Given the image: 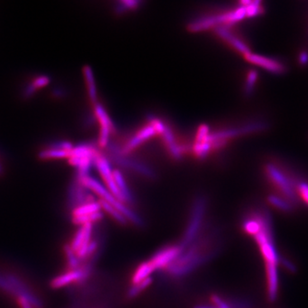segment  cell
<instances>
[{"instance_id":"17","label":"cell","mask_w":308,"mask_h":308,"mask_svg":"<svg viewBox=\"0 0 308 308\" xmlns=\"http://www.w3.org/2000/svg\"><path fill=\"white\" fill-rule=\"evenodd\" d=\"M161 137L163 139L164 146H165L166 149L168 151L171 158L176 161L182 160L184 153H187V147L179 143V141L177 140V137L175 135L174 132L167 124H166L165 129Z\"/></svg>"},{"instance_id":"1","label":"cell","mask_w":308,"mask_h":308,"mask_svg":"<svg viewBox=\"0 0 308 308\" xmlns=\"http://www.w3.org/2000/svg\"><path fill=\"white\" fill-rule=\"evenodd\" d=\"M252 237L258 245L265 262L267 298L270 302H274L277 300L279 291L278 266L282 257L275 245L271 215L265 209H261L260 229Z\"/></svg>"},{"instance_id":"21","label":"cell","mask_w":308,"mask_h":308,"mask_svg":"<svg viewBox=\"0 0 308 308\" xmlns=\"http://www.w3.org/2000/svg\"><path fill=\"white\" fill-rule=\"evenodd\" d=\"M267 202L272 207L277 209V211H282L285 214L294 212L295 211V208H296L295 205H292L288 200H285L279 195H276V194H270L267 196Z\"/></svg>"},{"instance_id":"34","label":"cell","mask_w":308,"mask_h":308,"mask_svg":"<svg viewBox=\"0 0 308 308\" xmlns=\"http://www.w3.org/2000/svg\"><path fill=\"white\" fill-rule=\"evenodd\" d=\"M210 133L211 132H210L209 127L207 125H205V124H201L199 127V129H198L195 143H202L204 140H206L208 138Z\"/></svg>"},{"instance_id":"24","label":"cell","mask_w":308,"mask_h":308,"mask_svg":"<svg viewBox=\"0 0 308 308\" xmlns=\"http://www.w3.org/2000/svg\"><path fill=\"white\" fill-rule=\"evenodd\" d=\"M100 211H101V207H100V202L93 200L90 202L84 203L82 205H77L73 211V218L87 216Z\"/></svg>"},{"instance_id":"12","label":"cell","mask_w":308,"mask_h":308,"mask_svg":"<svg viewBox=\"0 0 308 308\" xmlns=\"http://www.w3.org/2000/svg\"><path fill=\"white\" fill-rule=\"evenodd\" d=\"M214 34H216L220 40H224L227 45H229L239 54H242L243 57L252 53L249 45L242 38L234 34V32L229 29V27H217L216 29H214Z\"/></svg>"},{"instance_id":"11","label":"cell","mask_w":308,"mask_h":308,"mask_svg":"<svg viewBox=\"0 0 308 308\" xmlns=\"http://www.w3.org/2000/svg\"><path fill=\"white\" fill-rule=\"evenodd\" d=\"M93 107H94L95 116L100 124V134H99L98 143L100 148H106L108 147L110 143V136L115 129L114 124L102 105L97 103Z\"/></svg>"},{"instance_id":"37","label":"cell","mask_w":308,"mask_h":308,"mask_svg":"<svg viewBox=\"0 0 308 308\" xmlns=\"http://www.w3.org/2000/svg\"><path fill=\"white\" fill-rule=\"evenodd\" d=\"M18 302L21 308H32L31 303L29 302V300L24 296H20L18 298Z\"/></svg>"},{"instance_id":"29","label":"cell","mask_w":308,"mask_h":308,"mask_svg":"<svg viewBox=\"0 0 308 308\" xmlns=\"http://www.w3.org/2000/svg\"><path fill=\"white\" fill-rule=\"evenodd\" d=\"M258 72L254 69H251L247 74L245 85H244V94L245 96H251L253 94V90L258 81Z\"/></svg>"},{"instance_id":"19","label":"cell","mask_w":308,"mask_h":308,"mask_svg":"<svg viewBox=\"0 0 308 308\" xmlns=\"http://www.w3.org/2000/svg\"><path fill=\"white\" fill-rule=\"evenodd\" d=\"M87 274H88V271L82 270V269L72 270V271H68V272L56 277L55 279L52 282V286L54 289L64 287V286L70 285L72 282H78V281L84 279L85 277H87Z\"/></svg>"},{"instance_id":"32","label":"cell","mask_w":308,"mask_h":308,"mask_svg":"<svg viewBox=\"0 0 308 308\" xmlns=\"http://www.w3.org/2000/svg\"><path fill=\"white\" fill-rule=\"evenodd\" d=\"M141 2L134 0H124L117 4L116 7V12L117 14H123L129 11H134L139 8Z\"/></svg>"},{"instance_id":"25","label":"cell","mask_w":308,"mask_h":308,"mask_svg":"<svg viewBox=\"0 0 308 308\" xmlns=\"http://www.w3.org/2000/svg\"><path fill=\"white\" fill-rule=\"evenodd\" d=\"M240 5L245 6L247 17H255L265 12V9L260 1H242Z\"/></svg>"},{"instance_id":"16","label":"cell","mask_w":308,"mask_h":308,"mask_svg":"<svg viewBox=\"0 0 308 308\" xmlns=\"http://www.w3.org/2000/svg\"><path fill=\"white\" fill-rule=\"evenodd\" d=\"M244 58L248 63L258 66L273 74L282 75L287 70V68L283 63L273 58H267L265 56L253 53H249Z\"/></svg>"},{"instance_id":"28","label":"cell","mask_w":308,"mask_h":308,"mask_svg":"<svg viewBox=\"0 0 308 308\" xmlns=\"http://www.w3.org/2000/svg\"><path fill=\"white\" fill-rule=\"evenodd\" d=\"M99 202H100L101 210H104V211H106V214H109V215H110L112 219H115L119 224L125 225V224L129 223L128 220L125 219V217H124V215H122L116 209L112 207L111 205H109V204H107V203H106L105 201H103V200H99Z\"/></svg>"},{"instance_id":"30","label":"cell","mask_w":308,"mask_h":308,"mask_svg":"<svg viewBox=\"0 0 308 308\" xmlns=\"http://www.w3.org/2000/svg\"><path fill=\"white\" fill-rule=\"evenodd\" d=\"M297 195L300 203L308 207V182L304 178H300L297 182Z\"/></svg>"},{"instance_id":"7","label":"cell","mask_w":308,"mask_h":308,"mask_svg":"<svg viewBox=\"0 0 308 308\" xmlns=\"http://www.w3.org/2000/svg\"><path fill=\"white\" fill-rule=\"evenodd\" d=\"M100 151L91 144H82L73 148L68 161L77 169V181H81L88 176L95 156Z\"/></svg>"},{"instance_id":"36","label":"cell","mask_w":308,"mask_h":308,"mask_svg":"<svg viewBox=\"0 0 308 308\" xmlns=\"http://www.w3.org/2000/svg\"><path fill=\"white\" fill-rule=\"evenodd\" d=\"M298 62L300 65L305 66L308 64V52L306 51H301L300 54L298 56Z\"/></svg>"},{"instance_id":"5","label":"cell","mask_w":308,"mask_h":308,"mask_svg":"<svg viewBox=\"0 0 308 308\" xmlns=\"http://www.w3.org/2000/svg\"><path fill=\"white\" fill-rule=\"evenodd\" d=\"M207 206V199L203 195H199L194 200L187 227L178 243L182 252L200 237L203 227L205 226Z\"/></svg>"},{"instance_id":"20","label":"cell","mask_w":308,"mask_h":308,"mask_svg":"<svg viewBox=\"0 0 308 308\" xmlns=\"http://www.w3.org/2000/svg\"><path fill=\"white\" fill-rule=\"evenodd\" d=\"M113 177L115 182H116V187L121 194L123 201L126 205H129V204L131 205L132 203L134 202V196H133L131 190L129 188V185L127 183L126 180L124 178V175L121 171L116 170V171H113Z\"/></svg>"},{"instance_id":"18","label":"cell","mask_w":308,"mask_h":308,"mask_svg":"<svg viewBox=\"0 0 308 308\" xmlns=\"http://www.w3.org/2000/svg\"><path fill=\"white\" fill-rule=\"evenodd\" d=\"M72 143L68 141H62L57 143L55 145L51 146L50 148H46L45 150L41 151L39 154V158L41 159H61L67 158L68 159L69 154L73 149Z\"/></svg>"},{"instance_id":"6","label":"cell","mask_w":308,"mask_h":308,"mask_svg":"<svg viewBox=\"0 0 308 308\" xmlns=\"http://www.w3.org/2000/svg\"><path fill=\"white\" fill-rule=\"evenodd\" d=\"M267 129H268V125L266 122L253 121L242 126L221 129L210 133L208 141L211 144V152L221 150L222 148L226 147L229 140H233L234 138L248 135V134H257L262 131H266Z\"/></svg>"},{"instance_id":"39","label":"cell","mask_w":308,"mask_h":308,"mask_svg":"<svg viewBox=\"0 0 308 308\" xmlns=\"http://www.w3.org/2000/svg\"><path fill=\"white\" fill-rule=\"evenodd\" d=\"M0 172H1V167H0Z\"/></svg>"},{"instance_id":"15","label":"cell","mask_w":308,"mask_h":308,"mask_svg":"<svg viewBox=\"0 0 308 308\" xmlns=\"http://www.w3.org/2000/svg\"><path fill=\"white\" fill-rule=\"evenodd\" d=\"M155 135H157V134L153 126H151L150 124L146 125L127 140V143L120 148V152L124 155H129V153Z\"/></svg>"},{"instance_id":"14","label":"cell","mask_w":308,"mask_h":308,"mask_svg":"<svg viewBox=\"0 0 308 308\" xmlns=\"http://www.w3.org/2000/svg\"><path fill=\"white\" fill-rule=\"evenodd\" d=\"M92 224L82 225L72 240L69 248L75 252L79 259L86 258L87 247L92 241Z\"/></svg>"},{"instance_id":"8","label":"cell","mask_w":308,"mask_h":308,"mask_svg":"<svg viewBox=\"0 0 308 308\" xmlns=\"http://www.w3.org/2000/svg\"><path fill=\"white\" fill-rule=\"evenodd\" d=\"M107 148H109L110 150V157L111 159L119 165L128 169L129 171H132L139 176L148 179H155L157 175L153 169L140 161L129 158V155L122 154L119 146L109 143Z\"/></svg>"},{"instance_id":"3","label":"cell","mask_w":308,"mask_h":308,"mask_svg":"<svg viewBox=\"0 0 308 308\" xmlns=\"http://www.w3.org/2000/svg\"><path fill=\"white\" fill-rule=\"evenodd\" d=\"M264 174L274 194L279 195L297 207L300 203L297 195V182L300 177L287 166L277 161H269L263 167Z\"/></svg>"},{"instance_id":"2","label":"cell","mask_w":308,"mask_h":308,"mask_svg":"<svg viewBox=\"0 0 308 308\" xmlns=\"http://www.w3.org/2000/svg\"><path fill=\"white\" fill-rule=\"evenodd\" d=\"M216 251L211 249L207 241L199 237L195 243L182 251L178 258L164 271L173 278L184 277L214 258Z\"/></svg>"},{"instance_id":"27","label":"cell","mask_w":308,"mask_h":308,"mask_svg":"<svg viewBox=\"0 0 308 308\" xmlns=\"http://www.w3.org/2000/svg\"><path fill=\"white\" fill-rule=\"evenodd\" d=\"M153 282V278L149 277L148 279L143 280V282H138L135 285H132L127 292V297L129 299H134L143 294L148 287H150Z\"/></svg>"},{"instance_id":"33","label":"cell","mask_w":308,"mask_h":308,"mask_svg":"<svg viewBox=\"0 0 308 308\" xmlns=\"http://www.w3.org/2000/svg\"><path fill=\"white\" fill-rule=\"evenodd\" d=\"M210 303L215 305L217 308H232L229 299L216 294L211 295L210 298Z\"/></svg>"},{"instance_id":"4","label":"cell","mask_w":308,"mask_h":308,"mask_svg":"<svg viewBox=\"0 0 308 308\" xmlns=\"http://www.w3.org/2000/svg\"><path fill=\"white\" fill-rule=\"evenodd\" d=\"M77 182H80L87 189L91 190L94 193L95 195H97L100 198V200L105 201L114 208L116 209L122 215L125 217V219L128 220L129 223H131L132 224L138 227H143L144 225V220L139 214H137L136 211H134L133 209L129 207V205H126L125 203L122 202L117 198L115 197L106 188V186L101 184L97 180L87 176L83 179L77 181Z\"/></svg>"},{"instance_id":"10","label":"cell","mask_w":308,"mask_h":308,"mask_svg":"<svg viewBox=\"0 0 308 308\" xmlns=\"http://www.w3.org/2000/svg\"><path fill=\"white\" fill-rule=\"evenodd\" d=\"M182 253L178 244L166 246L160 248L148 259L154 271H164L173 263Z\"/></svg>"},{"instance_id":"22","label":"cell","mask_w":308,"mask_h":308,"mask_svg":"<svg viewBox=\"0 0 308 308\" xmlns=\"http://www.w3.org/2000/svg\"><path fill=\"white\" fill-rule=\"evenodd\" d=\"M83 75H84L85 82L87 86V93L89 97L90 101L93 106L97 104V88L95 83L94 75L90 66H84L83 68Z\"/></svg>"},{"instance_id":"13","label":"cell","mask_w":308,"mask_h":308,"mask_svg":"<svg viewBox=\"0 0 308 308\" xmlns=\"http://www.w3.org/2000/svg\"><path fill=\"white\" fill-rule=\"evenodd\" d=\"M219 26H228V11L212 16H204L191 21L187 25V30L190 33H200L216 29Z\"/></svg>"},{"instance_id":"26","label":"cell","mask_w":308,"mask_h":308,"mask_svg":"<svg viewBox=\"0 0 308 308\" xmlns=\"http://www.w3.org/2000/svg\"><path fill=\"white\" fill-rule=\"evenodd\" d=\"M49 82H50V78L46 76H40V77L34 78L31 84L29 85V87H27L24 91V96L30 97L32 95H34V92H36L37 90L48 86Z\"/></svg>"},{"instance_id":"31","label":"cell","mask_w":308,"mask_h":308,"mask_svg":"<svg viewBox=\"0 0 308 308\" xmlns=\"http://www.w3.org/2000/svg\"><path fill=\"white\" fill-rule=\"evenodd\" d=\"M103 218V214L101 211L95 212V214H90L87 216L84 217H77V218H73V222L75 224L77 225H84L87 224H93L96 222L100 221Z\"/></svg>"},{"instance_id":"38","label":"cell","mask_w":308,"mask_h":308,"mask_svg":"<svg viewBox=\"0 0 308 308\" xmlns=\"http://www.w3.org/2000/svg\"><path fill=\"white\" fill-rule=\"evenodd\" d=\"M193 308H217L215 305H212L211 303H199L194 305Z\"/></svg>"},{"instance_id":"9","label":"cell","mask_w":308,"mask_h":308,"mask_svg":"<svg viewBox=\"0 0 308 308\" xmlns=\"http://www.w3.org/2000/svg\"><path fill=\"white\" fill-rule=\"evenodd\" d=\"M93 164L96 166L100 177H102L103 181L106 184V188L115 197L117 198L120 201L124 202L121 194H120L119 188L116 187V182H115L113 177V171L111 170V164H110L108 158H106V156L103 155L100 152H99L95 156Z\"/></svg>"},{"instance_id":"35","label":"cell","mask_w":308,"mask_h":308,"mask_svg":"<svg viewBox=\"0 0 308 308\" xmlns=\"http://www.w3.org/2000/svg\"><path fill=\"white\" fill-rule=\"evenodd\" d=\"M66 254L68 256V265H69V266L73 270L77 269V267L79 266L80 259L77 257V254L75 253V252L72 250V248H69V246L66 249Z\"/></svg>"},{"instance_id":"23","label":"cell","mask_w":308,"mask_h":308,"mask_svg":"<svg viewBox=\"0 0 308 308\" xmlns=\"http://www.w3.org/2000/svg\"><path fill=\"white\" fill-rule=\"evenodd\" d=\"M153 272H155V271L153 270L151 264L149 263V261H144V262L137 266L135 271L132 275V285H135L138 282H143V280L148 279V278L151 277Z\"/></svg>"}]
</instances>
